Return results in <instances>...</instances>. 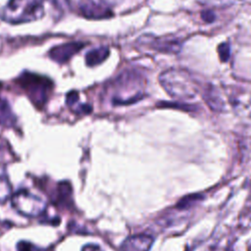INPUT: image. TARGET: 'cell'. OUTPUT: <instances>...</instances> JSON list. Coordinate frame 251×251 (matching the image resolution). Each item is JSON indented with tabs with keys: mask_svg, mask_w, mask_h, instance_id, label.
Returning a JSON list of instances; mask_svg holds the SVG:
<instances>
[{
	"mask_svg": "<svg viewBox=\"0 0 251 251\" xmlns=\"http://www.w3.org/2000/svg\"><path fill=\"white\" fill-rule=\"evenodd\" d=\"M202 96L204 101L211 110L215 112H221L224 109L225 103L222 98V95L214 85L208 84L204 89Z\"/></svg>",
	"mask_w": 251,
	"mask_h": 251,
	"instance_id": "9c48e42d",
	"label": "cell"
},
{
	"mask_svg": "<svg viewBox=\"0 0 251 251\" xmlns=\"http://www.w3.org/2000/svg\"><path fill=\"white\" fill-rule=\"evenodd\" d=\"M157 107H161V108H175V109H181L184 111H191L193 110V107H191V105L188 104H182V103H178V102H159L157 103Z\"/></svg>",
	"mask_w": 251,
	"mask_h": 251,
	"instance_id": "5bb4252c",
	"label": "cell"
},
{
	"mask_svg": "<svg viewBox=\"0 0 251 251\" xmlns=\"http://www.w3.org/2000/svg\"><path fill=\"white\" fill-rule=\"evenodd\" d=\"M16 121V118L11 110L9 103L2 97H0V126H12Z\"/></svg>",
	"mask_w": 251,
	"mask_h": 251,
	"instance_id": "8fae6325",
	"label": "cell"
},
{
	"mask_svg": "<svg viewBox=\"0 0 251 251\" xmlns=\"http://www.w3.org/2000/svg\"><path fill=\"white\" fill-rule=\"evenodd\" d=\"M43 14V0H9L0 16L9 24H22L38 20Z\"/></svg>",
	"mask_w": 251,
	"mask_h": 251,
	"instance_id": "7a4b0ae2",
	"label": "cell"
},
{
	"mask_svg": "<svg viewBox=\"0 0 251 251\" xmlns=\"http://www.w3.org/2000/svg\"><path fill=\"white\" fill-rule=\"evenodd\" d=\"M154 238L146 234H138L127 237L121 245V251H149Z\"/></svg>",
	"mask_w": 251,
	"mask_h": 251,
	"instance_id": "ba28073f",
	"label": "cell"
},
{
	"mask_svg": "<svg viewBox=\"0 0 251 251\" xmlns=\"http://www.w3.org/2000/svg\"><path fill=\"white\" fill-rule=\"evenodd\" d=\"M12 197V186L7 177L0 176V204H5Z\"/></svg>",
	"mask_w": 251,
	"mask_h": 251,
	"instance_id": "7c38bea8",
	"label": "cell"
},
{
	"mask_svg": "<svg viewBox=\"0 0 251 251\" xmlns=\"http://www.w3.org/2000/svg\"><path fill=\"white\" fill-rule=\"evenodd\" d=\"M18 251H35V246L29 242L20 241L17 245Z\"/></svg>",
	"mask_w": 251,
	"mask_h": 251,
	"instance_id": "2e32d148",
	"label": "cell"
},
{
	"mask_svg": "<svg viewBox=\"0 0 251 251\" xmlns=\"http://www.w3.org/2000/svg\"><path fill=\"white\" fill-rule=\"evenodd\" d=\"M159 81L165 91L173 98L187 100L199 93V86L192 75L183 69L172 68L159 75Z\"/></svg>",
	"mask_w": 251,
	"mask_h": 251,
	"instance_id": "6da1fadb",
	"label": "cell"
},
{
	"mask_svg": "<svg viewBox=\"0 0 251 251\" xmlns=\"http://www.w3.org/2000/svg\"><path fill=\"white\" fill-rule=\"evenodd\" d=\"M12 207L22 216L27 218H37L42 216L46 209V201L30 192L29 190L24 188L19 189L11 197Z\"/></svg>",
	"mask_w": 251,
	"mask_h": 251,
	"instance_id": "3957f363",
	"label": "cell"
},
{
	"mask_svg": "<svg viewBox=\"0 0 251 251\" xmlns=\"http://www.w3.org/2000/svg\"><path fill=\"white\" fill-rule=\"evenodd\" d=\"M110 54L107 46H100L88 51L85 55V63L88 67H94L104 62Z\"/></svg>",
	"mask_w": 251,
	"mask_h": 251,
	"instance_id": "30bf717a",
	"label": "cell"
},
{
	"mask_svg": "<svg viewBox=\"0 0 251 251\" xmlns=\"http://www.w3.org/2000/svg\"><path fill=\"white\" fill-rule=\"evenodd\" d=\"M218 53L222 62L228 61L230 57V47L229 44L226 42H223L218 46Z\"/></svg>",
	"mask_w": 251,
	"mask_h": 251,
	"instance_id": "9a60e30c",
	"label": "cell"
},
{
	"mask_svg": "<svg viewBox=\"0 0 251 251\" xmlns=\"http://www.w3.org/2000/svg\"><path fill=\"white\" fill-rule=\"evenodd\" d=\"M138 41L153 50L167 54H176L182 46L181 41L177 38L158 37L149 34H143Z\"/></svg>",
	"mask_w": 251,
	"mask_h": 251,
	"instance_id": "5b68a950",
	"label": "cell"
},
{
	"mask_svg": "<svg viewBox=\"0 0 251 251\" xmlns=\"http://www.w3.org/2000/svg\"><path fill=\"white\" fill-rule=\"evenodd\" d=\"M117 0H101V2H102V4H104V5H110V4H114L115 2H116Z\"/></svg>",
	"mask_w": 251,
	"mask_h": 251,
	"instance_id": "ffe728a7",
	"label": "cell"
},
{
	"mask_svg": "<svg viewBox=\"0 0 251 251\" xmlns=\"http://www.w3.org/2000/svg\"><path fill=\"white\" fill-rule=\"evenodd\" d=\"M201 18H202V20H203L204 22L210 24V23H213V22L215 21L216 16H215V14H214L212 11L206 10V11H203V12L201 13Z\"/></svg>",
	"mask_w": 251,
	"mask_h": 251,
	"instance_id": "e0dca14e",
	"label": "cell"
},
{
	"mask_svg": "<svg viewBox=\"0 0 251 251\" xmlns=\"http://www.w3.org/2000/svg\"><path fill=\"white\" fill-rule=\"evenodd\" d=\"M84 47L83 42H67L54 46L49 51V56L52 60L58 63H65L70 60L75 54Z\"/></svg>",
	"mask_w": 251,
	"mask_h": 251,
	"instance_id": "52a82bcc",
	"label": "cell"
},
{
	"mask_svg": "<svg viewBox=\"0 0 251 251\" xmlns=\"http://www.w3.org/2000/svg\"><path fill=\"white\" fill-rule=\"evenodd\" d=\"M53 4L60 9H65L67 7V0H52Z\"/></svg>",
	"mask_w": 251,
	"mask_h": 251,
	"instance_id": "d6986e66",
	"label": "cell"
},
{
	"mask_svg": "<svg viewBox=\"0 0 251 251\" xmlns=\"http://www.w3.org/2000/svg\"><path fill=\"white\" fill-rule=\"evenodd\" d=\"M21 84L23 88L26 89L30 99H32L34 103L39 105L44 103L50 85V81H48L47 78L35 75H23Z\"/></svg>",
	"mask_w": 251,
	"mask_h": 251,
	"instance_id": "277c9868",
	"label": "cell"
},
{
	"mask_svg": "<svg viewBox=\"0 0 251 251\" xmlns=\"http://www.w3.org/2000/svg\"><path fill=\"white\" fill-rule=\"evenodd\" d=\"M199 200H200L199 195H188V196H185L182 199H180V201L176 204V207L178 209H187Z\"/></svg>",
	"mask_w": 251,
	"mask_h": 251,
	"instance_id": "4fadbf2b",
	"label": "cell"
},
{
	"mask_svg": "<svg viewBox=\"0 0 251 251\" xmlns=\"http://www.w3.org/2000/svg\"><path fill=\"white\" fill-rule=\"evenodd\" d=\"M250 250H251V248H250Z\"/></svg>",
	"mask_w": 251,
	"mask_h": 251,
	"instance_id": "44dd1931",
	"label": "cell"
},
{
	"mask_svg": "<svg viewBox=\"0 0 251 251\" xmlns=\"http://www.w3.org/2000/svg\"><path fill=\"white\" fill-rule=\"evenodd\" d=\"M81 251H103L100 246L96 244H86L82 247Z\"/></svg>",
	"mask_w": 251,
	"mask_h": 251,
	"instance_id": "ac0fdd59",
	"label": "cell"
},
{
	"mask_svg": "<svg viewBox=\"0 0 251 251\" xmlns=\"http://www.w3.org/2000/svg\"><path fill=\"white\" fill-rule=\"evenodd\" d=\"M78 6L81 15L87 19H106L113 15L111 9L108 6L104 4H98L93 0H80Z\"/></svg>",
	"mask_w": 251,
	"mask_h": 251,
	"instance_id": "8992f818",
	"label": "cell"
}]
</instances>
